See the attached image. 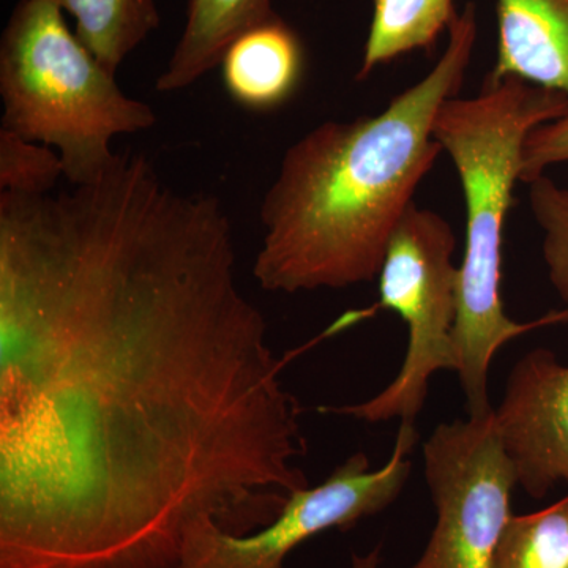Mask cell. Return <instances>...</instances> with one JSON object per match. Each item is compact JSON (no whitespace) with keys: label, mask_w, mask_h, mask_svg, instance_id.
I'll list each match as a JSON object with an SVG mask.
<instances>
[{"label":"cell","mask_w":568,"mask_h":568,"mask_svg":"<svg viewBox=\"0 0 568 568\" xmlns=\"http://www.w3.org/2000/svg\"><path fill=\"white\" fill-rule=\"evenodd\" d=\"M493 568H568V496L544 510L511 515Z\"/></svg>","instance_id":"cell-14"},{"label":"cell","mask_w":568,"mask_h":568,"mask_svg":"<svg viewBox=\"0 0 568 568\" xmlns=\"http://www.w3.org/2000/svg\"><path fill=\"white\" fill-rule=\"evenodd\" d=\"M304 62L301 39L278 17L239 37L224 52L220 67L224 89L235 103L267 112L297 91Z\"/></svg>","instance_id":"cell-10"},{"label":"cell","mask_w":568,"mask_h":568,"mask_svg":"<svg viewBox=\"0 0 568 568\" xmlns=\"http://www.w3.org/2000/svg\"><path fill=\"white\" fill-rule=\"evenodd\" d=\"M381 566V547L372 549L366 555H357L354 552L351 558V568H379Z\"/></svg>","instance_id":"cell-18"},{"label":"cell","mask_w":568,"mask_h":568,"mask_svg":"<svg viewBox=\"0 0 568 568\" xmlns=\"http://www.w3.org/2000/svg\"><path fill=\"white\" fill-rule=\"evenodd\" d=\"M433 69L383 111L321 123L284 152L265 193L254 260L268 293L345 290L377 280L396 227L443 153L437 112L458 95L478 37L467 3Z\"/></svg>","instance_id":"cell-2"},{"label":"cell","mask_w":568,"mask_h":568,"mask_svg":"<svg viewBox=\"0 0 568 568\" xmlns=\"http://www.w3.org/2000/svg\"><path fill=\"white\" fill-rule=\"evenodd\" d=\"M272 0H189L181 40L155 82L162 93L190 88L222 62L239 37L276 20Z\"/></svg>","instance_id":"cell-11"},{"label":"cell","mask_w":568,"mask_h":568,"mask_svg":"<svg viewBox=\"0 0 568 568\" xmlns=\"http://www.w3.org/2000/svg\"><path fill=\"white\" fill-rule=\"evenodd\" d=\"M0 129L58 148L73 185L102 178L118 153L115 136L156 123L155 111L122 92L48 0L14 7L0 41Z\"/></svg>","instance_id":"cell-4"},{"label":"cell","mask_w":568,"mask_h":568,"mask_svg":"<svg viewBox=\"0 0 568 568\" xmlns=\"http://www.w3.org/2000/svg\"><path fill=\"white\" fill-rule=\"evenodd\" d=\"M417 443L416 422H402L386 465L373 469L368 455L357 452L323 484L291 493L282 514L256 532L234 536L201 523L190 530L178 568H284L310 538L354 528L390 507L409 480Z\"/></svg>","instance_id":"cell-6"},{"label":"cell","mask_w":568,"mask_h":568,"mask_svg":"<svg viewBox=\"0 0 568 568\" xmlns=\"http://www.w3.org/2000/svg\"><path fill=\"white\" fill-rule=\"evenodd\" d=\"M568 114V97L518 78L488 77L467 99L447 100L435 138L462 183L466 245L458 264L457 375L470 417H484L497 351L536 328L568 323V306L530 323L507 315L503 301L504 230L521 182L523 152L538 126Z\"/></svg>","instance_id":"cell-3"},{"label":"cell","mask_w":568,"mask_h":568,"mask_svg":"<svg viewBox=\"0 0 568 568\" xmlns=\"http://www.w3.org/2000/svg\"><path fill=\"white\" fill-rule=\"evenodd\" d=\"M424 473L437 518L410 568H493L518 485L495 410L436 426L424 444Z\"/></svg>","instance_id":"cell-7"},{"label":"cell","mask_w":568,"mask_h":568,"mask_svg":"<svg viewBox=\"0 0 568 568\" xmlns=\"http://www.w3.org/2000/svg\"><path fill=\"white\" fill-rule=\"evenodd\" d=\"M222 201L133 151L0 192V568H178L310 487L301 405Z\"/></svg>","instance_id":"cell-1"},{"label":"cell","mask_w":568,"mask_h":568,"mask_svg":"<svg viewBox=\"0 0 568 568\" xmlns=\"http://www.w3.org/2000/svg\"><path fill=\"white\" fill-rule=\"evenodd\" d=\"M559 164H568V114L529 134L523 152L521 182L536 181Z\"/></svg>","instance_id":"cell-17"},{"label":"cell","mask_w":568,"mask_h":568,"mask_svg":"<svg viewBox=\"0 0 568 568\" xmlns=\"http://www.w3.org/2000/svg\"><path fill=\"white\" fill-rule=\"evenodd\" d=\"M457 235L443 215L414 204L396 227L377 275V308L398 313L407 325L405 361L383 392L364 403L317 407L321 414L368 424L416 422L432 377L458 368Z\"/></svg>","instance_id":"cell-5"},{"label":"cell","mask_w":568,"mask_h":568,"mask_svg":"<svg viewBox=\"0 0 568 568\" xmlns=\"http://www.w3.org/2000/svg\"><path fill=\"white\" fill-rule=\"evenodd\" d=\"M65 175L59 152L0 129V192L48 194Z\"/></svg>","instance_id":"cell-16"},{"label":"cell","mask_w":568,"mask_h":568,"mask_svg":"<svg viewBox=\"0 0 568 568\" xmlns=\"http://www.w3.org/2000/svg\"><path fill=\"white\" fill-rule=\"evenodd\" d=\"M528 185L530 212L544 234L541 254L548 278L568 306V186L547 174Z\"/></svg>","instance_id":"cell-15"},{"label":"cell","mask_w":568,"mask_h":568,"mask_svg":"<svg viewBox=\"0 0 568 568\" xmlns=\"http://www.w3.org/2000/svg\"><path fill=\"white\" fill-rule=\"evenodd\" d=\"M497 58L488 77L568 97V0H496Z\"/></svg>","instance_id":"cell-9"},{"label":"cell","mask_w":568,"mask_h":568,"mask_svg":"<svg viewBox=\"0 0 568 568\" xmlns=\"http://www.w3.org/2000/svg\"><path fill=\"white\" fill-rule=\"evenodd\" d=\"M500 443L532 499L568 485V365L547 347L523 355L495 407Z\"/></svg>","instance_id":"cell-8"},{"label":"cell","mask_w":568,"mask_h":568,"mask_svg":"<svg viewBox=\"0 0 568 568\" xmlns=\"http://www.w3.org/2000/svg\"><path fill=\"white\" fill-rule=\"evenodd\" d=\"M77 20L78 39L112 74L162 18L153 0H48Z\"/></svg>","instance_id":"cell-13"},{"label":"cell","mask_w":568,"mask_h":568,"mask_svg":"<svg viewBox=\"0 0 568 568\" xmlns=\"http://www.w3.org/2000/svg\"><path fill=\"white\" fill-rule=\"evenodd\" d=\"M457 13L455 0H373L357 80H366L377 67L396 58L433 47Z\"/></svg>","instance_id":"cell-12"}]
</instances>
